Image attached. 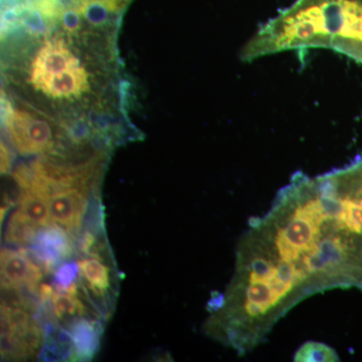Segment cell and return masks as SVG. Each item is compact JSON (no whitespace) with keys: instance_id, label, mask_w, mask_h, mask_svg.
I'll return each mask as SVG.
<instances>
[{"instance_id":"9c48e42d","label":"cell","mask_w":362,"mask_h":362,"mask_svg":"<svg viewBox=\"0 0 362 362\" xmlns=\"http://www.w3.org/2000/svg\"><path fill=\"white\" fill-rule=\"evenodd\" d=\"M87 83V73L83 66H78L45 78L37 89L49 97L69 98L84 92Z\"/></svg>"},{"instance_id":"5b68a950","label":"cell","mask_w":362,"mask_h":362,"mask_svg":"<svg viewBox=\"0 0 362 362\" xmlns=\"http://www.w3.org/2000/svg\"><path fill=\"white\" fill-rule=\"evenodd\" d=\"M90 197V194L78 188H69L49 197L52 223L65 228L75 244L82 232Z\"/></svg>"},{"instance_id":"8992f818","label":"cell","mask_w":362,"mask_h":362,"mask_svg":"<svg viewBox=\"0 0 362 362\" xmlns=\"http://www.w3.org/2000/svg\"><path fill=\"white\" fill-rule=\"evenodd\" d=\"M44 270L28 254V250L1 251V285L25 287L40 298L39 285Z\"/></svg>"},{"instance_id":"2e32d148","label":"cell","mask_w":362,"mask_h":362,"mask_svg":"<svg viewBox=\"0 0 362 362\" xmlns=\"http://www.w3.org/2000/svg\"><path fill=\"white\" fill-rule=\"evenodd\" d=\"M9 168H11V154L4 143H1V173H6Z\"/></svg>"},{"instance_id":"7c38bea8","label":"cell","mask_w":362,"mask_h":362,"mask_svg":"<svg viewBox=\"0 0 362 362\" xmlns=\"http://www.w3.org/2000/svg\"><path fill=\"white\" fill-rule=\"evenodd\" d=\"M39 228V226L28 221L20 213L18 209H16L9 218L4 238H6V243L13 245V246H28Z\"/></svg>"},{"instance_id":"ba28073f","label":"cell","mask_w":362,"mask_h":362,"mask_svg":"<svg viewBox=\"0 0 362 362\" xmlns=\"http://www.w3.org/2000/svg\"><path fill=\"white\" fill-rule=\"evenodd\" d=\"M66 329L71 340V361H90L99 349L103 332L99 319L78 317L66 323Z\"/></svg>"},{"instance_id":"8fae6325","label":"cell","mask_w":362,"mask_h":362,"mask_svg":"<svg viewBox=\"0 0 362 362\" xmlns=\"http://www.w3.org/2000/svg\"><path fill=\"white\" fill-rule=\"evenodd\" d=\"M78 295L68 292H54L52 297V307L58 320L65 324L70 322L78 317H86L88 314L87 307L78 298Z\"/></svg>"},{"instance_id":"30bf717a","label":"cell","mask_w":362,"mask_h":362,"mask_svg":"<svg viewBox=\"0 0 362 362\" xmlns=\"http://www.w3.org/2000/svg\"><path fill=\"white\" fill-rule=\"evenodd\" d=\"M18 204L20 213L39 228L54 223L49 214V199L45 195L25 190Z\"/></svg>"},{"instance_id":"277c9868","label":"cell","mask_w":362,"mask_h":362,"mask_svg":"<svg viewBox=\"0 0 362 362\" xmlns=\"http://www.w3.org/2000/svg\"><path fill=\"white\" fill-rule=\"evenodd\" d=\"M7 127L16 148L23 154L52 152L54 146L49 124L25 112L16 111L7 118Z\"/></svg>"},{"instance_id":"7a4b0ae2","label":"cell","mask_w":362,"mask_h":362,"mask_svg":"<svg viewBox=\"0 0 362 362\" xmlns=\"http://www.w3.org/2000/svg\"><path fill=\"white\" fill-rule=\"evenodd\" d=\"M325 47L362 65V0H296L264 23L240 52L243 61Z\"/></svg>"},{"instance_id":"9a60e30c","label":"cell","mask_w":362,"mask_h":362,"mask_svg":"<svg viewBox=\"0 0 362 362\" xmlns=\"http://www.w3.org/2000/svg\"><path fill=\"white\" fill-rule=\"evenodd\" d=\"M54 1H56L62 14L66 11H71V9L78 11L83 4L82 0H54Z\"/></svg>"},{"instance_id":"6da1fadb","label":"cell","mask_w":362,"mask_h":362,"mask_svg":"<svg viewBox=\"0 0 362 362\" xmlns=\"http://www.w3.org/2000/svg\"><path fill=\"white\" fill-rule=\"evenodd\" d=\"M341 209L329 176L296 173L268 214L250 223L230 284L247 318L273 326L311 295L362 287V242L345 228Z\"/></svg>"},{"instance_id":"3957f363","label":"cell","mask_w":362,"mask_h":362,"mask_svg":"<svg viewBox=\"0 0 362 362\" xmlns=\"http://www.w3.org/2000/svg\"><path fill=\"white\" fill-rule=\"evenodd\" d=\"M74 247L75 243L65 228L52 223L37 230L28 254L45 273H52L59 264L71 258Z\"/></svg>"},{"instance_id":"5bb4252c","label":"cell","mask_w":362,"mask_h":362,"mask_svg":"<svg viewBox=\"0 0 362 362\" xmlns=\"http://www.w3.org/2000/svg\"><path fill=\"white\" fill-rule=\"evenodd\" d=\"M78 274H80V269L78 263L76 262L64 263L54 273V285L57 291H66L69 287L76 282Z\"/></svg>"},{"instance_id":"52a82bcc","label":"cell","mask_w":362,"mask_h":362,"mask_svg":"<svg viewBox=\"0 0 362 362\" xmlns=\"http://www.w3.org/2000/svg\"><path fill=\"white\" fill-rule=\"evenodd\" d=\"M78 66V59L71 54L63 40L47 42L33 62L30 81L37 89L45 78Z\"/></svg>"},{"instance_id":"4fadbf2b","label":"cell","mask_w":362,"mask_h":362,"mask_svg":"<svg viewBox=\"0 0 362 362\" xmlns=\"http://www.w3.org/2000/svg\"><path fill=\"white\" fill-rule=\"evenodd\" d=\"M296 362H333L339 361L337 351L323 342H305L295 354Z\"/></svg>"}]
</instances>
